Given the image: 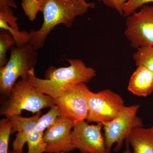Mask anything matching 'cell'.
I'll return each mask as SVG.
<instances>
[{
    "label": "cell",
    "instance_id": "3",
    "mask_svg": "<svg viewBox=\"0 0 153 153\" xmlns=\"http://www.w3.org/2000/svg\"><path fill=\"white\" fill-rule=\"evenodd\" d=\"M54 99L36 90L27 79L17 81L8 97L1 102L0 114L6 117L19 115L22 111L35 113L55 105Z\"/></svg>",
    "mask_w": 153,
    "mask_h": 153
},
{
    "label": "cell",
    "instance_id": "22",
    "mask_svg": "<svg viewBox=\"0 0 153 153\" xmlns=\"http://www.w3.org/2000/svg\"><path fill=\"white\" fill-rule=\"evenodd\" d=\"M123 153H133L132 152L130 149V145L127 141H126V148L125 150Z\"/></svg>",
    "mask_w": 153,
    "mask_h": 153
},
{
    "label": "cell",
    "instance_id": "8",
    "mask_svg": "<svg viewBox=\"0 0 153 153\" xmlns=\"http://www.w3.org/2000/svg\"><path fill=\"white\" fill-rule=\"evenodd\" d=\"M91 91L85 83H79L69 88L54 98L60 116L74 123L86 119L88 114V98Z\"/></svg>",
    "mask_w": 153,
    "mask_h": 153
},
{
    "label": "cell",
    "instance_id": "12",
    "mask_svg": "<svg viewBox=\"0 0 153 153\" xmlns=\"http://www.w3.org/2000/svg\"><path fill=\"white\" fill-rule=\"evenodd\" d=\"M128 89L134 95L146 97L153 92V72L139 65L129 81Z\"/></svg>",
    "mask_w": 153,
    "mask_h": 153
},
{
    "label": "cell",
    "instance_id": "23",
    "mask_svg": "<svg viewBox=\"0 0 153 153\" xmlns=\"http://www.w3.org/2000/svg\"><path fill=\"white\" fill-rule=\"evenodd\" d=\"M8 153H25L24 152H16V151L13 150H9Z\"/></svg>",
    "mask_w": 153,
    "mask_h": 153
},
{
    "label": "cell",
    "instance_id": "20",
    "mask_svg": "<svg viewBox=\"0 0 153 153\" xmlns=\"http://www.w3.org/2000/svg\"><path fill=\"white\" fill-rule=\"evenodd\" d=\"M102 2L108 7L113 9L122 16H123L125 6L129 0H97Z\"/></svg>",
    "mask_w": 153,
    "mask_h": 153
},
{
    "label": "cell",
    "instance_id": "15",
    "mask_svg": "<svg viewBox=\"0 0 153 153\" xmlns=\"http://www.w3.org/2000/svg\"><path fill=\"white\" fill-rule=\"evenodd\" d=\"M16 44V42L11 33L8 30H0V68L7 64L8 59L7 58V52L9 49Z\"/></svg>",
    "mask_w": 153,
    "mask_h": 153
},
{
    "label": "cell",
    "instance_id": "5",
    "mask_svg": "<svg viewBox=\"0 0 153 153\" xmlns=\"http://www.w3.org/2000/svg\"><path fill=\"white\" fill-rule=\"evenodd\" d=\"M140 107L139 105L125 106L117 117L103 124L105 145L110 153L114 144L115 152L120 151L132 131L143 126L141 119L137 116Z\"/></svg>",
    "mask_w": 153,
    "mask_h": 153
},
{
    "label": "cell",
    "instance_id": "17",
    "mask_svg": "<svg viewBox=\"0 0 153 153\" xmlns=\"http://www.w3.org/2000/svg\"><path fill=\"white\" fill-rule=\"evenodd\" d=\"M60 116L58 107L55 105L50 108L46 114L39 118L36 124V129L41 133L44 134L45 129L52 125Z\"/></svg>",
    "mask_w": 153,
    "mask_h": 153
},
{
    "label": "cell",
    "instance_id": "11",
    "mask_svg": "<svg viewBox=\"0 0 153 153\" xmlns=\"http://www.w3.org/2000/svg\"><path fill=\"white\" fill-rule=\"evenodd\" d=\"M74 125V123L67 118L58 117L44 133L45 152L69 153L75 149L71 135Z\"/></svg>",
    "mask_w": 153,
    "mask_h": 153
},
{
    "label": "cell",
    "instance_id": "1",
    "mask_svg": "<svg viewBox=\"0 0 153 153\" xmlns=\"http://www.w3.org/2000/svg\"><path fill=\"white\" fill-rule=\"evenodd\" d=\"M25 15L30 21L36 19L41 12L43 23L37 31L29 32V42L37 50L44 47L51 31L59 25L70 28L76 17L94 8L95 4L85 0H22Z\"/></svg>",
    "mask_w": 153,
    "mask_h": 153
},
{
    "label": "cell",
    "instance_id": "6",
    "mask_svg": "<svg viewBox=\"0 0 153 153\" xmlns=\"http://www.w3.org/2000/svg\"><path fill=\"white\" fill-rule=\"evenodd\" d=\"M41 111L30 117H23L19 115L7 117L13 125L11 134L17 132L16 138L13 144V150L16 152H23L25 143H27L28 153L45 152L46 144L44 135L36 129V124L41 117Z\"/></svg>",
    "mask_w": 153,
    "mask_h": 153
},
{
    "label": "cell",
    "instance_id": "9",
    "mask_svg": "<svg viewBox=\"0 0 153 153\" xmlns=\"http://www.w3.org/2000/svg\"><path fill=\"white\" fill-rule=\"evenodd\" d=\"M126 17L124 34L131 47H153V5H145Z\"/></svg>",
    "mask_w": 153,
    "mask_h": 153
},
{
    "label": "cell",
    "instance_id": "21",
    "mask_svg": "<svg viewBox=\"0 0 153 153\" xmlns=\"http://www.w3.org/2000/svg\"><path fill=\"white\" fill-rule=\"evenodd\" d=\"M10 8H17V5L14 0H0V11Z\"/></svg>",
    "mask_w": 153,
    "mask_h": 153
},
{
    "label": "cell",
    "instance_id": "7",
    "mask_svg": "<svg viewBox=\"0 0 153 153\" xmlns=\"http://www.w3.org/2000/svg\"><path fill=\"white\" fill-rule=\"evenodd\" d=\"M125 105L122 97L109 89L90 92L88 98V123L104 124L113 120Z\"/></svg>",
    "mask_w": 153,
    "mask_h": 153
},
{
    "label": "cell",
    "instance_id": "13",
    "mask_svg": "<svg viewBox=\"0 0 153 153\" xmlns=\"http://www.w3.org/2000/svg\"><path fill=\"white\" fill-rule=\"evenodd\" d=\"M126 141L131 146L133 153H153V126L134 129Z\"/></svg>",
    "mask_w": 153,
    "mask_h": 153
},
{
    "label": "cell",
    "instance_id": "14",
    "mask_svg": "<svg viewBox=\"0 0 153 153\" xmlns=\"http://www.w3.org/2000/svg\"><path fill=\"white\" fill-rule=\"evenodd\" d=\"M133 58L137 66L142 65L153 72V47L138 48Z\"/></svg>",
    "mask_w": 153,
    "mask_h": 153
},
{
    "label": "cell",
    "instance_id": "4",
    "mask_svg": "<svg viewBox=\"0 0 153 153\" xmlns=\"http://www.w3.org/2000/svg\"><path fill=\"white\" fill-rule=\"evenodd\" d=\"M10 51V56L7 63L0 68L1 102L8 97L19 77L27 80L29 71L38 61V50L30 43L21 48L13 46Z\"/></svg>",
    "mask_w": 153,
    "mask_h": 153
},
{
    "label": "cell",
    "instance_id": "10",
    "mask_svg": "<svg viewBox=\"0 0 153 153\" xmlns=\"http://www.w3.org/2000/svg\"><path fill=\"white\" fill-rule=\"evenodd\" d=\"M102 128L101 123L89 125L84 120L74 123L71 132L74 148L80 153H110L105 145Z\"/></svg>",
    "mask_w": 153,
    "mask_h": 153
},
{
    "label": "cell",
    "instance_id": "18",
    "mask_svg": "<svg viewBox=\"0 0 153 153\" xmlns=\"http://www.w3.org/2000/svg\"><path fill=\"white\" fill-rule=\"evenodd\" d=\"M0 28L8 30L10 32L15 40L16 47L18 48H21L29 43V33L27 31L15 30L2 19H0Z\"/></svg>",
    "mask_w": 153,
    "mask_h": 153
},
{
    "label": "cell",
    "instance_id": "2",
    "mask_svg": "<svg viewBox=\"0 0 153 153\" xmlns=\"http://www.w3.org/2000/svg\"><path fill=\"white\" fill-rule=\"evenodd\" d=\"M67 60L70 64L68 66L48 68L45 79L37 77L34 68H32L29 72L28 82L38 91L55 98L73 85L88 83L96 76L95 70L87 67L80 59Z\"/></svg>",
    "mask_w": 153,
    "mask_h": 153
},
{
    "label": "cell",
    "instance_id": "19",
    "mask_svg": "<svg viewBox=\"0 0 153 153\" xmlns=\"http://www.w3.org/2000/svg\"><path fill=\"white\" fill-rule=\"evenodd\" d=\"M153 3V0H129L124 9L123 16L127 17L149 3Z\"/></svg>",
    "mask_w": 153,
    "mask_h": 153
},
{
    "label": "cell",
    "instance_id": "16",
    "mask_svg": "<svg viewBox=\"0 0 153 153\" xmlns=\"http://www.w3.org/2000/svg\"><path fill=\"white\" fill-rule=\"evenodd\" d=\"M13 125L8 118L0 120V153H8L10 135Z\"/></svg>",
    "mask_w": 153,
    "mask_h": 153
}]
</instances>
